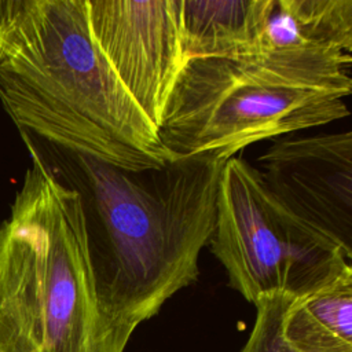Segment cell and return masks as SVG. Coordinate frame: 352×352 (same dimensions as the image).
I'll use <instances>...</instances> for the list:
<instances>
[{"instance_id": "277c9868", "label": "cell", "mask_w": 352, "mask_h": 352, "mask_svg": "<svg viewBox=\"0 0 352 352\" xmlns=\"http://www.w3.org/2000/svg\"><path fill=\"white\" fill-rule=\"evenodd\" d=\"M351 91L349 72L194 58L172 89L158 136L172 157L226 162L260 140L348 117Z\"/></svg>"}, {"instance_id": "52a82bcc", "label": "cell", "mask_w": 352, "mask_h": 352, "mask_svg": "<svg viewBox=\"0 0 352 352\" xmlns=\"http://www.w3.org/2000/svg\"><path fill=\"white\" fill-rule=\"evenodd\" d=\"M258 162L268 190L352 257V133L280 138Z\"/></svg>"}, {"instance_id": "7a4b0ae2", "label": "cell", "mask_w": 352, "mask_h": 352, "mask_svg": "<svg viewBox=\"0 0 352 352\" xmlns=\"http://www.w3.org/2000/svg\"><path fill=\"white\" fill-rule=\"evenodd\" d=\"M0 103L25 144L126 170L173 158L95 44L87 0H0Z\"/></svg>"}, {"instance_id": "3957f363", "label": "cell", "mask_w": 352, "mask_h": 352, "mask_svg": "<svg viewBox=\"0 0 352 352\" xmlns=\"http://www.w3.org/2000/svg\"><path fill=\"white\" fill-rule=\"evenodd\" d=\"M102 318L77 191L30 153L0 223V352H124Z\"/></svg>"}, {"instance_id": "6da1fadb", "label": "cell", "mask_w": 352, "mask_h": 352, "mask_svg": "<svg viewBox=\"0 0 352 352\" xmlns=\"http://www.w3.org/2000/svg\"><path fill=\"white\" fill-rule=\"evenodd\" d=\"M26 147L78 192L98 308L128 342L142 322L198 279L226 162L173 157L160 168L126 170L52 146Z\"/></svg>"}, {"instance_id": "ba28073f", "label": "cell", "mask_w": 352, "mask_h": 352, "mask_svg": "<svg viewBox=\"0 0 352 352\" xmlns=\"http://www.w3.org/2000/svg\"><path fill=\"white\" fill-rule=\"evenodd\" d=\"M351 50L352 0H274L256 56L308 70L349 72Z\"/></svg>"}, {"instance_id": "30bf717a", "label": "cell", "mask_w": 352, "mask_h": 352, "mask_svg": "<svg viewBox=\"0 0 352 352\" xmlns=\"http://www.w3.org/2000/svg\"><path fill=\"white\" fill-rule=\"evenodd\" d=\"M283 334L297 352H352V268L326 286L293 298Z\"/></svg>"}, {"instance_id": "9c48e42d", "label": "cell", "mask_w": 352, "mask_h": 352, "mask_svg": "<svg viewBox=\"0 0 352 352\" xmlns=\"http://www.w3.org/2000/svg\"><path fill=\"white\" fill-rule=\"evenodd\" d=\"M188 59H249L258 54L274 0H177Z\"/></svg>"}, {"instance_id": "5b68a950", "label": "cell", "mask_w": 352, "mask_h": 352, "mask_svg": "<svg viewBox=\"0 0 352 352\" xmlns=\"http://www.w3.org/2000/svg\"><path fill=\"white\" fill-rule=\"evenodd\" d=\"M208 246L252 304L272 293L307 296L351 268V256L283 205L241 157L223 165Z\"/></svg>"}, {"instance_id": "8fae6325", "label": "cell", "mask_w": 352, "mask_h": 352, "mask_svg": "<svg viewBox=\"0 0 352 352\" xmlns=\"http://www.w3.org/2000/svg\"><path fill=\"white\" fill-rule=\"evenodd\" d=\"M293 298L286 293H272L254 302L256 322L241 352H297L283 334L285 315Z\"/></svg>"}, {"instance_id": "8992f818", "label": "cell", "mask_w": 352, "mask_h": 352, "mask_svg": "<svg viewBox=\"0 0 352 352\" xmlns=\"http://www.w3.org/2000/svg\"><path fill=\"white\" fill-rule=\"evenodd\" d=\"M92 38L110 67L158 129L188 62L177 0H87Z\"/></svg>"}]
</instances>
